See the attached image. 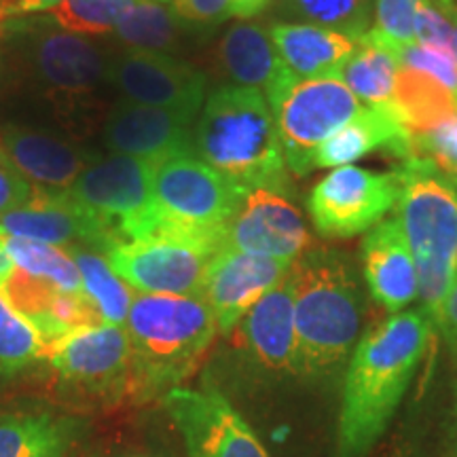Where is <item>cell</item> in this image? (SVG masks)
<instances>
[{
    "instance_id": "cell-17",
    "label": "cell",
    "mask_w": 457,
    "mask_h": 457,
    "mask_svg": "<svg viewBox=\"0 0 457 457\" xmlns=\"http://www.w3.org/2000/svg\"><path fill=\"white\" fill-rule=\"evenodd\" d=\"M193 119L195 114L119 100L102 123V140L111 153L155 165L168 157L193 153Z\"/></svg>"
},
{
    "instance_id": "cell-28",
    "label": "cell",
    "mask_w": 457,
    "mask_h": 457,
    "mask_svg": "<svg viewBox=\"0 0 457 457\" xmlns=\"http://www.w3.org/2000/svg\"><path fill=\"white\" fill-rule=\"evenodd\" d=\"M392 104L409 134H424L457 117V102L445 85L403 64L398 68Z\"/></svg>"
},
{
    "instance_id": "cell-48",
    "label": "cell",
    "mask_w": 457,
    "mask_h": 457,
    "mask_svg": "<svg viewBox=\"0 0 457 457\" xmlns=\"http://www.w3.org/2000/svg\"><path fill=\"white\" fill-rule=\"evenodd\" d=\"M153 3H157V4H165V7H171V4H174V0H153Z\"/></svg>"
},
{
    "instance_id": "cell-24",
    "label": "cell",
    "mask_w": 457,
    "mask_h": 457,
    "mask_svg": "<svg viewBox=\"0 0 457 457\" xmlns=\"http://www.w3.org/2000/svg\"><path fill=\"white\" fill-rule=\"evenodd\" d=\"M270 34L282 64L303 79L339 77L360 43V38L303 21H279Z\"/></svg>"
},
{
    "instance_id": "cell-2",
    "label": "cell",
    "mask_w": 457,
    "mask_h": 457,
    "mask_svg": "<svg viewBox=\"0 0 457 457\" xmlns=\"http://www.w3.org/2000/svg\"><path fill=\"white\" fill-rule=\"evenodd\" d=\"M430 328L426 312H400L360 339L343 387L337 457H364L375 447L424 358Z\"/></svg>"
},
{
    "instance_id": "cell-44",
    "label": "cell",
    "mask_w": 457,
    "mask_h": 457,
    "mask_svg": "<svg viewBox=\"0 0 457 457\" xmlns=\"http://www.w3.org/2000/svg\"><path fill=\"white\" fill-rule=\"evenodd\" d=\"M443 7L447 11L451 28H453V54L457 60V0H443Z\"/></svg>"
},
{
    "instance_id": "cell-36",
    "label": "cell",
    "mask_w": 457,
    "mask_h": 457,
    "mask_svg": "<svg viewBox=\"0 0 457 457\" xmlns=\"http://www.w3.org/2000/svg\"><path fill=\"white\" fill-rule=\"evenodd\" d=\"M400 64L411 66L421 71L434 81H438L449 89L457 102V60L451 49L441 47H428V45H404V47H396Z\"/></svg>"
},
{
    "instance_id": "cell-16",
    "label": "cell",
    "mask_w": 457,
    "mask_h": 457,
    "mask_svg": "<svg viewBox=\"0 0 457 457\" xmlns=\"http://www.w3.org/2000/svg\"><path fill=\"white\" fill-rule=\"evenodd\" d=\"M312 245L303 214L282 193L270 188H254L245 195L239 212L228 222L225 242V248L290 262Z\"/></svg>"
},
{
    "instance_id": "cell-45",
    "label": "cell",
    "mask_w": 457,
    "mask_h": 457,
    "mask_svg": "<svg viewBox=\"0 0 457 457\" xmlns=\"http://www.w3.org/2000/svg\"><path fill=\"white\" fill-rule=\"evenodd\" d=\"M11 270H13V262H11L9 254L4 253V248H3V245H0V286H3L4 279H7Z\"/></svg>"
},
{
    "instance_id": "cell-18",
    "label": "cell",
    "mask_w": 457,
    "mask_h": 457,
    "mask_svg": "<svg viewBox=\"0 0 457 457\" xmlns=\"http://www.w3.org/2000/svg\"><path fill=\"white\" fill-rule=\"evenodd\" d=\"M0 236L24 237L51 245H94L104 253L117 242L108 228L81 208L68 191H49L34 187V195L24 208L0 219Z\"/></svg>"
},
{
    "instance_id": "cell-8",
    "label": "cell",
    "mask_w": 457,
    "mask_h": 457,
    "mask_svg": "<svg viewBox=\"0 0 457 457\" xmlns=\"http://www.w3.org/2000/svg\"><path fill=\"white\" fill-rule=\"evenodd\" d=\"M262 94L276 119L286 165L296 176L310 174L316 148L362 108L339 77L303 79L288 68Z\"/></svg>"
},
{
    "instance_id": "cell-37",
    "label": "cell",
    "mask_w": 457,
    "mask_h": 457,
    "mask_svg": "<svg viewBox=\"0 0 457 457\" xmlns=\"http://www.w3.org/2000/svg\"><path fill=\"white\" fill-rule=\"evenodd\" d=\"M415 43L453 51V28L443 0H424L415 15Z\"/></svg>"
},
{
    "instance_id": "cell-47",
    "label": "cell",
    "mask_w": 457,
    "mask_h": 457,
    "mask_svg": "<svg viewBox=\"0 0 457 457\" xmlns=\"http://www.w3.org/2000/svg\"><path fill=\"white\" fill-rule=\"evenodd\" d=\"M119 457H162V455L151 453V451H129V453H123Z\"/></svg>"
},
{
    "instance_id": "cell-41",
    "label": "cell",
    "mask_w": 457,
    "mask_h": 457,
    "mask_svg": "<svg viewBox=\"0 0 457 457\" xmlns=\"http://www.w3.org/2000/svg\"><path fill=\"white\" fill-rule=\"evenodd\" d=\"M62 0H0V24L17 17L49 13Z\"/></svg>"
},
{
    "instance_id": "cell-11",
    "label": "cell",
    "mask_w": 457,
    "mask_h": 457,
    "mask_svg": "<svg viewBox=\"0 0 457 457\" xmlns=\"http://www.w3.org/2000/svg\"><path fill=\"white\" fill-rule=\"evenodd\" d=\"M398 171H373L358 165L335 168L312 188L313 227L322 237L350 239L370 231L396 205Z\"/></svg>"
},
{
    "instance_id": "cell-21",
    "label": "cell",
    "mask_w": 457,
    "mask_h": 457,
    "mask_svg": "<svg viewBox=\"0 0 457 457\" xmlns=\"http://www.w3.org/2000/svg\"><path fill=\"white\" fill-rule=\"evenodd\" d=\"M237 343L261 369L295 373V282L290 271L242 318Z\"/></svg>"
},
{
    "instance_id": "cell-35",
    "label": "cell",
    "mask_w": 457,
    "mask_h": 457,
    "mask_svg": "<svg viewBox=\"0 0 457 457\" xmlns=\"http://www.w3.org/2000/svg\"><path fill=\"white\" fill-rule=\"evenodd\" d=\"M424 0H375L370 34L392 49L415 43V15Z\"/></svg>"
},
{
    "instance_id": "cell-23",
    "label": "cell",
    "mask_w": 457,
    "mask_h": 457,
    "mask_svg": "<svg viewBox=\"0 0 457 457\" xmlns=\"http://www.w3.org/2000/svg\"><path fill=\"white\" fill-rule=\"evenodd\" d=\"M409 131L392 102L377 106H362L350 123L335 131L316 148L312 170L343 168L362 159L377 148H387L400 162L407 159Z\"/></svg>"
},
{
    "instance_id": "cell-7",
    "label": "cell",
    "mask_w": 457,
    "mask_h": 457,
    "mask_svg": "<svg viewBox=\"0 0 457 457\" xmlns=\"http://www.w3.org/2000/svg\"><path fill=\"white\" fill-rule=\"evenodd\" d=\"M245 195L193 153L168 157L153 165L151 212L121 242L171 233L214 236L227 242L228 222L239 212Z\"/></svg>"
},
{
    "instance_id": "cell-9",
    "label": "cell",
    "mask_w": 457,
    "mask_h": 457,
    "mask_svg": "<svg viewBox=\"0 0 457 457\" xmlns=\"http://www.w3.org/2000/svg\"><path fill=\"white\" fill-rule=\"evenodd\" d=\"M222 248V237L159 236L112 242L102 254L136 293L202 296L210 262Z\"/></svg>"
},
{
    "instance_id": "cell-42",
    "label": "cell",
    "mask_w": 457,
    "mask_h": 457,
    "mask_svg": "<svg viewBox=\"0 0 457 457\" xmlns=\"http://www.w3.org/2000/svg\"><path fill=\"white\" fill-rule=\"evenodd\" d=\"M270 4V0H231V17L250 20Z\"/></svg>"
},
{
    "instance_id": "cell-38",
    "label": "cell",
    "mask_w": 457,
    "mask_h": 457,
    "mask_svg": "<svg viewBox=\"0 0 457 457\" xmlns=\"http://www.w3.org/2000/svg\"><path fill=\"white\" fill-rule=\"evenodd\" d=\"M171 9L185 24L204 34L231 17V0H174Z\"/></svg>"
},
{
    "instance_id": "cell-29",
    "label": "cell",
    "mask_w": 457,
    "mask_h": 457,
    "mask_svg": "<svg viewBox=\"0 0 457 457\" xmlns=\"http://www.w3.org/2000/svg\"><path fill=\"white\" fill-rule=\"evenodd\" d=\"M400 60L390 45L367 32L360 38L356 54L341 68L339 79L364 106L392 102Z\"/></svg>"
},
{
    "instance_id": "cell-43",
    "label": "cell",
    "mask_w": 457,
    "mask_h": 457,
    "mask_svg": "<svg viewBox=\"0 0 457 457\" xmlns=\"http://www.w3.org/2000/svg\"><path fill=\"white\" fill-rule=\"evenodd\" d=\"M434 168H436L438 171H441V174L445 176V179H447V180L451 182V185H453V187L457 188V155L449 157L447 162H443V163L434 165Z\"/></svg>"
},
{
    "instance_id": "cell-19",
    "label": "cell",
    "mask_w": 457,
    "mask_h": 457,
    "mask_svg": "<svg viewBox=\"0 0 457 457\" xmlns=\"http://www.w3.org/2000/svg\"><path fill=\"white\" fill-rule=\"evenodd\" d=\"M11 305L37 328L49 352L74 330L100 327L102 316L85 293H68L13 267L0 286Z\"/></svg>"
},
{
    "instance_id": "cell-40",
    "label": "cell",
    "mask_w": 457,
    "mask_h": 457,
    "mask_svg": "<svg viewBox=\"0 0 457 457\" xmlns=\"http://www.w3.org/2000/svg\"><path fill=\"white\" fill-rule=\"evenodd\" d=\"M441 330L443 339L447 341V345L457 353V273L453 284H451L447 296H445L438 310L434 312L430 318Z\"/></svg>"
},
{
    "instance_id": "cell-3",
    "label": "cell",
    "mask_w": 457,
    "mask_h": 457,
    "mask_svg": "<svg viewBox=\"0 0 457 457\" xmlns=\"http://www.w3.org/2000/svg\"><path fill=\"white\" fill-rule=\"evenodd\" d=\"M193 151L222 179L250 193L288 188L282 140L265 94L225 85L205 100L193 129Z\"/></svg>"
},
{
    "instance_id": "cell-25",
    "label": "cell",
    "mask_w": 457,
    "mask_h": 457,
    "mask_svg": "<svg viewBox=\"0 0 457 457\" xmlns=\"http://www.w3.org/2000/svg\"><path fill=\"white\" fill-rule=\"evenodd\" d=\"M85 421L57 413H0V457H66L85 434Z\"/></svg>"
},
{
    "instance_id": "cell-5",
    "label": "cell",
    "mask_w": 457,
    "mask_h": 457,
    "mask_svg": "<svg viewBox=\"0 0 457 457\" xmlns=\"http://www.w3.org/2000/svg\"><path fill=\"white\" fill-rule=\"evenodd\" d=\"M134 396L151 400L180 387L212 345L219 327L202 296L136 293L125 320Z\"/></svg>"
},
{
    "instance_id": "cell-4",
    "label": "cell",
    "mask_w": 457,
    "mask_h": 457,
    "mask_svg": "<svg viewBox=\"0 0 457 457\" xmlns=\"http://www.w3.org/2000/svg\"><path fill=\"white\" fill-rule=\"evenodd\" d=\"M295 373L320 377L339 367L356 345L362 299L345 256L312 245L293 261Z\"/></svg>"
},
{
    "instance_id": "cell-22",
    "label": "cell",
    "mask_w": 457,
    "mask_h": 457,
    "mask_svg": "<svg viewBox=\"0 0 457 457\" xmlns=\"http://www.w3.org/2000/svg\"><path fill=\"white\" fill-rule=\"evenodd\" d=\"M362 270L370 296L387 313H400L420 296L415 259L398 219L381 220L364 237Z\"/></svg>"
},
{
    "instance_id": "cell-14",
    "label": "cell",
    "mask_w": 457,
    "mask_h": 457,
    "mask_svg": "<svg viewBox=\"0 0 457 457\" xmlns=\"http://www.w3.org/2000/svg\"><path fill=\"white\" fill-rule=\"evenodd\" d=\"M205 74L179 57L123 49L111 64V87L121 100L197 114L205 98Z\"/></svg>"
},
{
    "instance_id": "cell-1",
    "label": "cell",
    "mask_w": 457,
    "mask_h": 457,
    "mask_svg": "<svg viewBox=\"0 0 457 457\" xmlns=\"http://www.w3.org/2000/svg\"><path fill=\"white\" fill-rule=\"evenodd\" d=\"M114 54L96 38L64 30L49 15L0 24V96H26L57 117L85 119L111 87Z\"/></svg>"
},
{
    "instance_id": "cell-39",
    "label": "cell",
    "mask_w": 457,
    "mask_h": 457,
    "mask_svg": "<svg viewBox=\"0 0 457 457\" xmlns=\"http://www.w3.org/2000/svg\"><path fill=\"white\" fill-rule=\"evenodd\" d=\"M32 195L34 185L17 171L11 159L0 148V219L17 208H24Z\"/></svg>"
},
{
    "instance_id": "cell-32",
    "label": "cell",
    "mask_w": 457,
    "mask_h": 457,
    "mask_svg": "<svg viewBox=\"0 0 457 457\" xmlns=\"http://www.w3.org/2000/svg\"><path fill=\"white\" fill-rule=\"evenodd\" d=\"M290 15L313 24L362 38L373 28L375 0H286Z\"/></svg>"
},
{
    "instance_id": "cell-33",
    "label": "cell",
    "mask_w": 457,
    "mask_h": 457,
    "mask_svg": "<svg viewBox=\"0 0 457 457\" xmlns=\"http://www.w3.org/2000/svg\"><path fill=\"white\" fill-rule=\"evenodd\" d=\"M41 358H47L41 335L0 290V377L17 375Z\"/></svg>"
},
{
    "instance_id": "cell-30",
    "label": "cell",
    "mask_w": 457,
    "mask_h": 457,
    "mask_svg": "<svg viewBox=\"0 0 457 457\" xmlns=\"http://www.w3.org/2000/svg\"><path fill=\"white\" fill-rule=\"evenodd\" d=\"M66 250L77 262L83 293L89 296L96 310L100 312L104 324L125 327L136 290L114 273L111 262L106 261V256L100 250L87 248V245H71Z\"/></svg>"
},
{
    "instance_id": "cell-13",
    "label": "cell",
    "mask_w": 457,
    "mask_h": 457,
    "mask_svg": "<svg viewBox=\"0 0 457 457\" xmlns=\"http://www.w3.org/2000/svg\"><path fill=\"white\" fill-rule=\"evenodd\" d=\"M188 457H271L248 421L214 390L176 387L163 396Z\"/></svg>"
},
{
    "instance_id": "cell-10",
    "label": "cell",
    "mask_w": 457,
    "mask_h": 457,
    "mask_svg": "<svg viewBox=\"0 0 457 457\" xmlns=\"http://www.w3.org/2000/svg\"><path fill=\"white\" fill-rule=\"evenodd\" d=\"M49 364L62 386L100 403H119L134 396V364L125 327L74 330L49 352Z\"/></svg>"
},
{
    "instance_id": "cell-27",
    "label": "cell",
    "mask_w": 457,
    "mask_h": 457,
    "mask_svg": "<svg viewBox=\"0 0 457 457\" xmlns=\"http://www.w3.org/2000/svg\"><path fill=\"white\" fill-rule=\"evenodd\" d=\"M112 37L123 45V49L174 55L188 47L193 37H202V32L185 24L171 7L153 0H131L119 17Z\"/></svg>"
},
{
    "instance_id": "cell-34",
    "label": "cell",
    "mask_w": 457,
    "mask_h": 457,
    "mask_svg": "<svg viewBox=\"0 0 457 457\" xmlns=\"http://www.w3.org/2000/svg\"><path fill=\"white\" fill-rule=\"evenodd\" d=\"M131 4V0H62L49 11L57 26L87 38L112 37L119 17Z\"/></svg>"
},
{
    "instance_id": "cell-31",
    "label": "cell",
    "mask_w": 457,
    "mask_h": 457,
    "mask_svg": "<svg viewBox=\"0 0 457 457\" xmlns=\"http://www.w3.org/2000/svg\"><path fill=\"white\" fill-rule=\"evenodd\" d=\"M0 245L17 270H24L34 278L47 279V282L55 284L62 290H68V293H83L77 262L68 250L11 236H0Z\"/></svg>"
},
{
    "instance_id": "cell-46",
    "label": "cell",
    "mask_w": 457,
    "mask_h": 457,
    "mask_svg": "<svg viewBox=\"0 0 457 457\" xmlns=\"http://www.w3.org/2000/svg\"><path fill=\"white\" fill-rule=\"evenodd\" d=\"M453 424H451V438H453L455 447H457V392H455V407H453Z\"/></svg>"
},
{
    "instance_id": "cell-20",
    "label": "cell",
    "mask_w": 457,
    "mask_h": 457,
    "mask_svg": "<svg viewBox=\"0 0 457 457\" xmlns=\"http://www.w3.org/2000/svg\"><path fill=\"white\" fill-rule=\"evenodd\" d=\"M0 148L26 180L49 191H68L102 155L74 142L26 125H4Z\"/></svg>"
},
{
    "instance_id": "cell-15",
    "label": "cell",
    "mask_w": 457,
    "mask_h": 457,
    "mask_svg": "<svg viewBox=\"0 0 457 457\" xmlns=\"http://www.w3.org/2000/svg\"><path fill=\"white\" fill-rule=\"evenodd\" d=\"M290 267V261L222 248L210 262L202 288L219 333L231 335L245 313L288 276Z\"/></svg>"
},
{
    "instance_id": "cell-6",
    "label": "cell",
    "mask_w": 457,
    "mask_h": 457,
    "mask_svg": "<svg viewBox=\"0 0 457 457\" xmlns=\"http://www.w3.org/2000/svg\"><path fill=\"white\" fill-rule=\"evenodd\" d=\"M396 171V219L413 253L420 296L432 318L457 273V188L426 159H407Z\"/></svg>"
},
{
    "instance_id": "cell-12",
    "label": "cell",
    "mask_w": 457,
    "mask_h": 457,
    "mask_svg": "<svg viewBox=\"0 0 457 457\" xmlns=\"http://www.w3.org/2000/svg\"><path fill=\"white\" fill-rule=\"evenodd\" d=\"M151 180L153 163L123 153H111L91 163L68 188V195L102 222L119 242L151 212Z\"/></svg>"
},
{
    "instance_id": "cell-26",
    "label": "cell",
    "mask_w": 457,
    "mask_h": 457,
    "mask_svg": "<svg viewBox=\"0 0 457 457\" xmlns=\"http://www.w3.org/2000/svg\"><path fill=\"white\" fill-rule=\"evenodd\" d=\"M219 62L231 81L239 87L265 91L284 71L271 34L259 24H236L222 34Z\"/></svg>"
}]
</instances>
